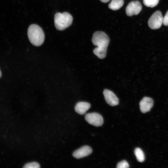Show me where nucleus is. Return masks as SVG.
Returning <instances> with one entry per match:
<instances>
[{
    "mask_svg": "<svg viewBox=\"0 0 168 168\" xmlns=\"http://www.w3.org/2000/svg\"><path fill=\"white\" fill-rule=\"evenodd\" d=\"M134 152L138 161L142 162L144 161V154L141 149L139 148H136L134 150Z\"/></svg>",
    "mask_w": 168,
    "mask_h": 168,
    "instance_id": "12",
    "label": "nucleus"
},
{
    "mask_svg": "<svg viewBox=\"0 0 168 168\" xmlns=\"http://www.w3.org/2000/svg\"><path fill=\"white\" fill-rule=\"evenodd\" d=\"M124 4V0H112L108 6L109 8L113 10L120 9Z\"/></svg>",
    "mask_w": 168,
    "mask_h": 168,
    "instance_id": "11",
    "label": "nucleus"
},
{
    "mask_svg": "<svg viewBox=\"0 0 168 168\" xmlns=\"http://www.w3.org/2000/svg\"><path fill=\"white\" fill-rule=\"evenodd\" d=\"M159 0H143V2L147 7H153L156 6L158 3Z\"/></svg>",
    "mask_w": 168,
    "mask_h": 168,
    "instance_id": "13",
    "label": "nucleus"
},
{
    "mask_svg": "<svg viewBox=\"0 0 168 168\" xmlns=\"http://www.w3.org/2000/svg\"><path fill=\"white\" fill-rule=\"evenodd\" d=\"M163 24L165 26L168 25V11L163 17Z\"/></svg>",
    "mask_w": 168,
    "mask_h": 168,
    "instance_id": "16",
    "label": "nucleus"
},
{
    "mask_svg": "<svg viewBox=\"0 0 168 168\" xmlns=\"http://www.w3.org/2000/svg\"><path fill=\"white\" fill-rule=\"evenodd\" d=\"M103 94L107 103L111 106H115L119 104V100L116 95L111 91L105 89Z\"/></svg>",
    "mask_w": 168,
    "mask_h": 168,
    "instance_id": "7",
    "label": "nucleus"
},
{
    "mask_svg": "<svg viewBox=\"0 0 168 168\" xmlns=\"http://www.w3.org/2000/svg\"><path fill=\"white\" fill-rule=\"evenodd\" d=\"M163 20L161 12L159 11H156L150 18L148 21V26L152 29H158L163 24Z\"/></svg>",
    "mask_w": 168,
    "mask_h": 168,
    "instance_id": "4",
    "label": "nucleus"
},
{
    "mask_svg": "<svg viewBox=\"0 0 168 168\" xmlns=\"http://www.w3.org/2000/svg\"><path fill=\"white\" fill-rule=\"evenodd\" d=\"M92 152V149L90 147L85 146L74 151L72 156L77 159H80L89 155Z\"/></svg>",
    "mask_w": 168,
    "mask_h": 168,
    "instance_id": "8",
    "label": "nucleus"
},
{
    "mask_svg": "<svg viewBox=\"0 0 168 168\" xmlns=\"http://www.w3.org/2000/svg\"><path fill=\"white\" fill-rule=\"evenodd\" d=\"M101 2L104 3H106L109 2L110 0H100Z\"/></svg>",
    "mask_w": 168,
    "mask_h": 168,
    "instance_id": "17",
    "label": "nucleus"
},
{
    "mask_svg": "<svg viewBox=\"0 0 168 168\" xmlns=\"http://www.w3.org/2000/svg\"><path fill=\"white\" fill-rule=\"evenodd\" d=\"M92 41L94 45L97 46L93 50L94 54L100 59L105 58L110 42L108 36L103 32L96 31L93 35Z\"/></svg>",
    "mask_w": 168,
    "mask_h": 168,
    "instance_id": "1",
    "label": "nucleus"
},
{
    "mask_svg": "<svg viewBox=\"0 0 168 168\" xmlns=\"http://www.w3.org/2000/svg\"><path fill=\"white\" fill-rule=\"evenodd\" d=\"M153 105V101L151 98L147 97H143L139 103L141 111L143 113L148 112L152 107Z\"/></svg>",
    "mask_w": 168,
    "mask_h": 168,
    "instance_id": "9",
    "label": "nucleus"
},
{
    "mask_svg": "<svg viewBox=\"0 0 168 168\" xmlns=\"http://www.w3.org/2000/svg\"><path fill=\"white\" fill-rule=\"evenodd\" d=\"M1 76H2V73H1V70L0 69V77H1Z\"/></svg>",
    "mask_w": 168,
    "mask_h": 168,
    "instance_id": "18",
    "label": "nucleus"
},
{
    "mask_svg": "<svg viewBox=\"0 0 168 168\" xmlns=\"http://www.w3.org/2000/svg\"><path fill=\"white\" fill-rule=\"evenodd\" d=\"M23 168H39L40 167V164L37 162H32L25 164Z\"/></svg>",
    "mask_w": 168,
    "mask_h": 168,
    "instance_id": "14",
    "label": "nucleus"
},
{
    "mask_svg": "<svg viewBox=\"0 0 168 168\" xmlns=\"http://www.w3.org/2000/svg\"><path fill=\"white\" fill-rule=\"evenodd\" d=\"M27 35L30 43L35 46L41 45L44 42V32L42 29L37 25L32 24L29 26Z\"/></svg>",
    "mask_w": 168,
    "mask_h": 168,
    "instance_id": "2",
    "label": "nucleus"
},
{
    "mask_svg": "<svg viewBox=\"0 0 168 168\" xmlns=\"http://www.w3.org/2000/svg\"><path fill=\"white\" fill-rule=\"evenodd\" d=\"M129 167V165L128 163L125 160H123L119 162L116 166L117 168H126Z\"/></svg>",
    "mask_w": 168,
    "mask_h": 168,
    "instance_id": "15",
    "label": "nucleus"
},
{
    "mask_svg": "<svg viewBox=\"0 0 168 168\" xmlns=\"http://www.w3.org/2000/svg\"><path fill=\"white\" fill-rule=\"evenodd\" d=\"M85 119L88 123L96 127L102 126L104 122L102 116L97 113L87 114L85 115Z\"/></svg>",
    "mask_w": 168,
    "mask_h": 168,
    "instance_id": "5",
    "label": "nucleus"
},
{
    "mask_svg": "<svg viewBox=\"0 0 168 168\" xmlns=\"http://www.w3.org/2000/svg\"><path fill=\"white\" fill-rule=\"evenodd\" d=\"M72 21V16L67 12H58L54 16V25L56 29L59 30H63L69 27Z\"/></svg>",
    "mask_w": 168,
    "mask_h": 168,
    "instance_id": "3",
    "label": "nucleus"
},
{
    "mask_svg": "<svg viewBox=\"0 0 168 168\" xmlns=\"http://www.w3.org/2000/svg\"><path fill=\"white\" fill-rule=\"evenodd\" d=\"M142 9V6L138 1H133L130 2L126 8V12L128 16H132L138 14Z\"/></svg>",
    "mask_w": 168,
    "mask_h": 168,
    "instance_id": "6",
    "label": "nucleus"
},
{
    "mask_svg": "<svg viewBox=\"0 0 168 168\" xmlns=\"http://www.w3.org/2000/svg\"><path fill=\"white\" fill-rule=\"evenodd\" d=\"M90 107L91 105L89 103L87 102L81 101L77 103L75 107V110L78 114L83 115L86 113Z\"/></svg>",
    "mask_w": 168,
    "mask_h": 168,
    "instance_id": "10",
    "label": "nucleus"
}]
</instances>
